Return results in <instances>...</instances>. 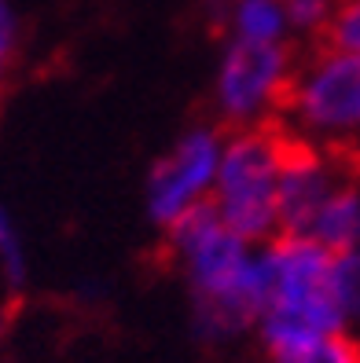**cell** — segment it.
Wrapping results in <instances>:
<instances>
[{"label":"cell","instance_id":"277c9868","mask_svg":"<svg viewBox=\"0 0 360 363\" xmlns=\"http://www.w3.org/2000/svg\"><path fill=\"white\" fill-rule=\"evenodd\" d=\"M272 118H294L290 129L320 147L360 133V55L320 48L294 62Z\"/></svg>","mask_w":360,"mask_h":363},{"label":"cell","instance_id":"ba28073f","mask_svg":"<svg viewBox=\"0 0 360 363\" xmlns=\"http://www.w3.org/2000/svg\"><path fill=\"white\" fill-rule=\"evenodd\" d=\"M268 363H360V341L346 334H320L309 341L268 349Z\"/></svg>","mask_w":360,"mask_h":363},{"label":"cell","instance_id":"52a82bcc","mask_svg":"<svg viewBox=\"0 0 360 363\" xmlns=\"http://www.w3.org/2000/svg\"><path fill=\"white\" fill-rule=\"evenodd\" d=\"M305 239L327 246L331 253L360 250V191L349 180H334L327 199L320 202Z\"/></svg>","mask_w":360,"mask_h":363},{"label":"cell","instance_id":"8fae6325","mask_svg":"<svg viewBox=\"0 0 360 363\" xmlns=\"http://www.w3.org/2000/svg\"><path fill=\"white\" fill-rule=\"evenodd\" d=\"M0 264L11 286H23L26 279V253H23V239L15 231V220L8 217V209H0Z\"/></svg>","mask_w":360,"mask_h":363},{"label":"cell","instance_id":"30bf717a","mask_svg":"<svg viewBox=\"0 0 360 363\" xmlns=\"http://www.w3.org/2000/svg\"><path fill=\"white\" fill-rule=\"evenodd\" d=\"M287 11L276 0H243L236 8V30L246 40H280Z\"/></svg>","mask_w":360,"mask_h":363},{"label":"cell","instance_id":"5b68a950","mask_svg":"<svg viewBox=\"0 0 360 363\" xmlns=\"http://www.w3.org/2000/svg\"><path fill=\"white\" fill-rule=\"evenodd\" d=\"M294 52L280 40H246L236 37L228 48L224 67L217 77V99L228 121L253 125V118L276 114L280 96L287 89V77L294 70Z\"/></svg>","mask_w":360,"mask_h":363},{"label":"cell","instance_id":"6da1fadb","mask_svg":"<svg viewBox=\"0 0 360 363\" xmlns=\"http://www.w3.org/2000/svg\"><path fill=\"white\" fill-rule=\"evenodd\" d=\"M169 246L187 264L206 330L231 334L265 312V268L246 253V239L217 217L209 199L169 224Z\"/></svg>","mask_w":360,"mask_h":363},{"label":"cell","instance_id":"4fadbf2b","mask_svg":"<svg viewBox=\"0 0 360 363\" xmlns=\"http://www.w3.org/2000/svg\"><path fill=\"white\" fill-rule=\"evenodd\" d=\"M331 4L334 0H287V18L294 26H302V30H320L324 26V18L331 15Z\"/></svg>","mask_w":360,"mask_h":363},{"label":"cell","instance_id":"5bb4252c","mask_svg":"<svg viewBox=\"0 0 360 363\" xmlns=\"http://www.w3.org/2000/svg\"><path fill=\"white\" fill-rule=\"evenodd\" d=\"M11 48H15V15L8 8V0H0V77H4Z\"/></svg>","mask_w":360,"mask_h":363},{"label":"cell","instance_id":"8992f818","mask_svg":"<svg viewBox=\"0 0 360 363\" xmlns=\"http://www.w3.org/2000/svg\"><path fill=\"white\" fill-rule=\"evenodd\" d=\"M221 165V147L214 133H192L169 158H162L151 173V217L158 224H173L192 206L202 202Z\"/></svg>","mask_w":360,"mask_h":363},{"label":"cell","instance_id":"3957f363","mask_svg":"<svg viewBox=\"0 0 360 363\" xmlns=\"http://www.w3.org/2000/svg\"><path fill=\"white\" fill-rule=\"evenodd\" d=\"M209 202L246 242L280 231V147L272 118L253 121L231 136L228 151H221Z\"/></svg>","mask_w":360,"mask_h":363},{"label":"cell","instance_id":"9c48e42d","mask_svg":"<svg viewBox=\"0 0 360 363\" xmlns=\"http://www.w3.org/2000/svg\"><path fill=\"white\" fill-rule=\"evenodd\" d=\"M316 45L360 55V0H334L331 15L316 30Z\"/></svg>","mask_w":360,"mask_h":363},{"label":"cell","instance_id":"7c38bea8","mask_svg":"<svg viewBox=\"0 0 360 363\" xmlns=\"http://www.w3.org/2000/svg\"><path fill=\"white\" fill-rule=\"evenodd\" d=\"M334 279L346 315H360V250L334 253Z\"/></svg>","mask_w":360,"mask_h":363},{"label":"cell","instance_id":"7a4b0ae2","mask_svg":"<svg viewBox=\"0 0 360 363\" xmlns=\"http://www.w3.org/2000/svg\"><path fill=\"white\" fill-rule=\"evenodd\" d=\"M265 268V345H294L346 323L338 297L334 253L305 235H276L261 257Z\"/></svg>","mask_w":360,"mask_h":363}]
</instances>
